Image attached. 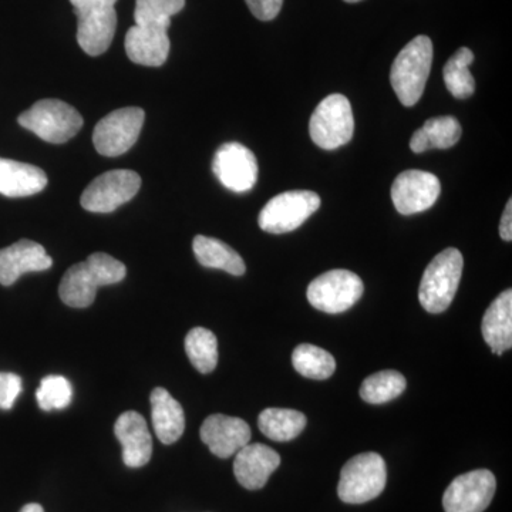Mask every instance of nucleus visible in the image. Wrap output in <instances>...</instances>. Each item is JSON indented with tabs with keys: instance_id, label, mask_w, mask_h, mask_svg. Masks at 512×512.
Wrapping results in <instances>:
<instances>
[{
	"instance_id": "nucleus-1",
	"label": "nucleus",
	"mask_w": 512,
	"mask_h": 512,
	"mask_svg": "<svg viewBox=\"0 0 512 512\" xmlns=\"http://www.w3.org/2000/svg\"><path fill=\"white\" fill-rule=\"evenodd\" d=\"M126 274L123 262L104 252H96L67 269L59 286L60 298L72 308H89L96 299L97 289L119 284Z\"/></svg>"
},
{
	"instance_id": "nucleus-2",
	"label": "nucleus",
	"mask_w": 512,
	"mask_h": 512,
	"mask_svg": "<svg viewBox=\"0 0 512 512\" xmlns=\"http://www.w3.org/2000/svg\"><path fill=\"white\" fill-rule=\"evenodd\" d=\"M433 63L430 37L417 36L397 55L390 72V83L400 103L412 107L423 96Z\"/></svg>"
},
{
	"instance_id": "nucleus-3",
	"label": "nucleus",
	"mask_w": 512,
	"mask_h": 512,
	"mask_svg": "<svg viewBox=\"0 0 512 512\" xmlns=\"http://www.w3.org/2000/svg\"><path fill=\"white\" fill-rule=\"evenodd\" d=\"M464 259L456 248H447L440 252L424 271L419 289L421 306L429 313L446 311L456 296Z\"/></svg>"
},
{
	"instance_id": "nucleus-4",
	"label": "nucleus",
	"mask_w": 512,
	"mask_h": 512,
	"mask_svg": "<svg viewBox=\"0 0 512 512\" xmlns=\"http://www.w3.org/2000/svg\"><path fill=\"white\" fill-rule=\"evenodd\" d=\"M77 16V43L89 56L109 50L117 29V0H70Z\"/></svg>"
},
{
	"instance_id": "nucleus-5",
	"label": "nucleus",
	"mask_w": 512,
	"mask_h": 512,
	"mask_svg": "<svg viewBox=\"0 0 512 512\" xmlns=\"http://www.w3.org/2000/svg\"><path fill=\"white\" fill-rule=\"evenodd\" d=\"M18 121L20 126L52 144L66 143L83 127V117L79 111L55 99L37 101L20 114Z\"/></svg>"
},
{
	"instance_id": "nucleus-6",
	"label": "nucleus",
	"mask_w": 512,
	"mask_h": 512,
	"mask_svg": "<svg viewBox=\"0 0 512 512\" xmlns=\"http://www.w3.org/2000/svg\"><path fill=\"white\" fill-rule=\"evenodd\" d=\"M387 470L382 456L363 453L350 458L340 471L338 494L346 504L375 500L386 487Z\"/></svg>"
},
{
	"instance_id": "nucleus-7",
	"label": "nucleus",
	"mask_w": 512,
	"mask_h": 512,
	"mask_svg": "<svg viewBox=\"0 0 512 512\" xmlns=\"http://www.w3.org/2000/svg\"><path fill=\"white\" fill-rule=\"evenodd\" d=\"M309 133L316 146L323 150H336L352 140L355 119L348 97L330 94L313 111Z\"/></svg>"
},
{
	"instance_id": "nucleus-8",
	"label": "nucleus",
	"mask_w": 512,
	"mask_h": 512,
	"mask_svg": "<svg viewBox=\"0 0 512 512\" xmlns=\"http://www.w3.org/2000/svg\"><path fill=\"white\" fill-rule=\"evenodd\" d=\"M320 207V197L312 191H286L276 195L258 218L259 227L268 234H288L301 227Z\"/></svg>"
},
{
	"instance_id": "nucleus-9",
	"label": "nucleus",
	"mask_w": 512,
	"mask_h": 512,
	"mask_svg": "<svg viewBox=\"0 0 512 512\" xmlns=\"http://www.w3.org/2000/svg\"><path fill=\"white\" fill-rule=\"evenodd\" d=\"M363 282L353 272L333 269L313 279L308 288V301L320 312L342 313L348 311L362 298Z\"/></svg>"
},
{
	"instance_id": "nucleus-10",
	"label": "nucleus",
	"mask_w": 512,
	"mask_h": 512,
	"mask_svg": "<svg viewBox=\"0 0 512 512\" xmlns=\"http://www.w3.org/2000/svg\"><path fill=\"white\" fill-rule=\"evenodd\" d=\"M146 113L138 107H126L107 114L94 128L93 143L104 157H119L127 153L140 137Z\"/></svg>"
},
{
	"instance_id": "nucleus-11",
	"label": "nucleus",
	"mask_w": 512,
	"mask_h": 512,
	"mask_svg": "<svg viewBox=\"0 0 512 512\" xmlns=\"http://www.w3.org/2000/svg\"><path fill=\"white\" fill-rule=\"evenodd\" d=\"M140 188V175L131 170H113L97 177L84 190L80 202L86 211L110 214L133 200Z\"/></svg>"
},
{
	"instance_id": "nucleus-12",
	"label": "nucleus",
	"mask_w": 512,
	"mask_h": 512,
	"mask_svg": "<svg viewBox=\"0 0 512 512\" xmlns=\"http://www.w3.org/2000/svg\"><path fill=\"white\" fill-rule=\"evenodd\" d=\"M497 481L490 470H474L458 476L444 493L446 512H484L493 501Z\"/></svg>"
},
{
	"instance_id": "nucleus-13",
	"label": "nucleus",
	"mask_w": 512,
	"mask_h": 512,
	"mask_svg": "<svg viewBox=\"0 0 512 512\" xmlns=\"http://www.w3.org/2000/svg\"><path fill=\"white\" fill-rule=\"evenodd\" d=\"M215 177L229 191H251L258 180L255 154L239 143L222 144L212 160Z\"/></svg>"
},
{
	"instance_id": "nucleus-14",
	"label": "nucleus",
	"mask_w": 512,
	"mask_h": 512,
	"mask_svg": "<svg viewBox=\"0 0 512 512\" xmlns=\"http://www.w3.org/2000/svg\"><path fill=\"white\" fill-rule=\"evenodd\" d=\"M441 185L436 175L421 170L404 171L392 185V201L402 215L427 211L439 200Z\"/></svg>"
},
{
	"instance_id": "nucleus-15",
	"label": "nucleus",
	"mask_w": 512,
	"mask_h": 512,
	"mask_svg": "<svg viewBox=\"0 0 512 512\" xmlns=\"http://www.w3.org/2000/svg\"><path fill=\"white\" fill-rule=\"evenodd\" d=\"M201 440L214 456L229 458L235 456L251 441V427L238 417L212 414L201 426Z\"/></svg>"
},
{
	"instance_id": "nucleus-16",
	"label": "nucleus",
	"mask_w": 512,
	"mask_h": 512,
	"mask_svg": "<svg viewBox=\"0 0 512 512\" xmlns=\"http://www.w3.org/2000/svg\"><path fill=\"white\" fill-rule=\"evenodd\" d=\"M281 466V456L262 443L247 444L235 454L234 474L247 490H261L269 477Z\"/></svg>"
},
{
	"instance_id": "nucleus-17",
	"label": "nucleus",
	"mask_w": 512,
	"mask_h": 512,
	"mask_svg": "<svg viewBox=\"0 0 512 512\" xmlns=\"http://www.w3.org/2000/svg\"><path fill=\"white\" fill-rule=\"evenodd\" d=\"M53 259L46 249L30 239H22L8 248L0 249V284H15L28 272H42L52 268Z\"/></svg>"
},
{
	"instance_id": "nucleus-18",
	"label": "nucleus",
	"mask_w": 512,
	"mask_h": 512,
	"mask_svg": "<svg viewBox=\"0 0 512 512\" xmlns=\"http://www.w3.org/2000/svg\"><path fill=\"white\" fill-rule=\"evenodd\" d=\"M114 434L123 447V461L127 467L146 466L153 454V439L147 421L137 412L121 414L114 424Z\"/></svg>"
},
{
	"instance_id": "nucleus-19",
	"label": "nucleus",
	"mask_w": 512,
	"mask_h": 512,
	"mask_svg": "<svg viewBox=\"0 0 512 512\" xmlns=\"http://www.w3.org/2000/svg\"><path fill=\"white\" fill-rule=\"evenodd\" d=\"M481 333L494 355H503L512 348V291L497 296L484 313Z\"/></svg>"
},
{
	"instance_id": "nucleus-20",
	"label": "nucleus",
	"mask_w": 512,
	"mask_h": 512,
	"mask_svg": "<svg viewBox=\"0 0 512 512\" xmlns=\"http://www.w3.org/2000/svg\"><path fill=\"white\" fill-rule=\"evenodd\" d=\"M46 185L47 175L36 165L0 158V194L5 197H30Z\"/></svg>"
},
{
	"instance_id": "nucleus-21",
	"label": "nucleus",
	"mask_w": 512,
	"mask_h": 512,
	"mask_svg": "<svg viewBox=\"0 0 512 512\" xmlns=\"http://www.w3.org/2000/svg\"><path fill=\"white\" fill-rule=\"evenodd\" d=\"M150 402L158 440L163 444H174L180 440L185 430V414L181 404L163 387L153 390Z\"/></svg>"
},
{
	"instance_id": "nucleus-22",
	"label": "nucleus",
	"mask_w": 512,
	"mask_h": 512,
	"mask_svg": "<svg viewBox=\"0 0 512 512\" xmlns=\"http://www.w3.org/2000/svg\"><path fill=\"white\" fill-rule=\"evenodd\" d=\"M170 37L168 33L148 32L134 25L126 35V53L128 59L141 66L160 67L170 55Z\"/></svg>"
},
{
	"instance_id": "nucleus-23",
	"label": "nucleus",
	"mask_w": 512,
	"mask_h": 512,
	"mask_svg": "<svg viewBox=\"0 0 512 512\" xmlns=\"http://www.w3.org/2000/svg\"><path fill=\"white\" fill-rule=\"evenodd\" d=\"M192 249L198 262L205 268L221 269L235 276L244 275L247 271L242 256L220 239L197 235L192 242Z\"/></svg>"
},
{
	"instance_id": "nucleus-24",
	"label": "nucleus",
	"mask_w": 512,
	"mask_h": 512,
	"mask_svg": "<svg viewBox=\"0 0 512 512\" xmlns=\"http://www.w3.org/2000/svg\"><path fill=\"white\" fill-rule=\"evenodd\" d=\"M461 124L451 116L434 117L427 120L423 127L413 134L410 140V148L413 153L421 154L431 148L446 150L456 146L461 138Z\"/></svg>"
},
{
	"instance_id": "nucleus-25",
	"label": "nucleus",
	"mask_w": 512,
	"mask_h": 512,
	"mask_svg": "<svg viewBox=\"0 0 512 512\" xmlns=\"http://www.w3.org/2000/svg\"><path fill=\"white\" fill-rule=\"evenodd\" d=\"M305 414L292 409H265L259 414L258 426L259 430L269 440L291 441L296 439L306 427Z\"/></svg>"
},
{
	"instance_id": "nucleus-26",
	"label": "nucleus",
	"mask_w": 512,
	"mask_h": 512,
	"mask_svg": "<svg viewBox=\"0 0 512 512\" xmlns=\"http://www.w3.org/2000/svg\"><path fill=\"white\" fill-rule=\"evenodd\" d=\"M185 0H136V26L148 32L168 33L171 18L184 9Z\"/></svg>"
},
{
	"instance_id": "nucleus-27",
	"label": "nucleus",
	"mask_w": 512,
	"mask_h": 512,
	"mask_svg": "<svg viewBox=\"0 0 512 512\" xmlns=\"http://www.w3.org/2000/svg\"><path fill=\"white\" fill-rule=\"evenodd\" d=\"M473 62L474 53L468 47H461L444 66L443 76L448 92L458 100H466L476 92V82L470 73Z\"/></svg>"
},
{
	"instance_id": "nucleus-28",
	"label": "nucleus",
	"mask_w": 512,
	"mask_h": 512,
	"mask_svg": "<svg viewBox=\"0 0 512 512\" xmlns=\"http://www.w3.org/2000/svg\"><path fill=\"white\" fill-rule=\"evenodd\" d=\"M185 352L192 366L202 375H208L218 365L217 336L205 328L191 329L185 338Z\"/></svg>"
},
{
	"instance_id": "nucleus-29",
	"label": "nucleus",
	"mask_w": 512,
	"mask_h": 512,
	"mask_svg": "<svg viewBox=\"0 0 512 512\" xmlns=\"http://www.w3.org/2000/svg\"><path fill=\"white\" fill-rule=\"evenodd\" d=\"M292 363L296 372L308 379H329L336 370L335 357L325 349L309 345V343H303L293 350Z\"/></svg>"
},
{
	"instance_id": "nucleus-30",
	"label": "nucleus",
	"mask_w": 512,
	"mask_h": 512,
	"mask_svg": "<svg viewBox=\"0 0 512 512\" xmlns=\"http://www.w3.org/2000/svg\"><path fill=\"white\" fill-rule=\"evenodd\" d=\"M407 382L396 370H383L366 377L360 386V397L370 404H383L397 399L406 390Z\"/></svg>"
},
{
	"instance_id": "nucleus-31",
	"label": "nucleus",
	"mask_w": 512,
	"mask_h": 512,
	"mask_svg": "<svg viewBox=\"0 0 512 512\" xmlns=\"http://www.w3.org/2000/svg\"><path fill=\"white\" fill-rule=\"evenodd\" d=\"M73 387L63 376H46L36 392L37 404L45 412L63 410L72 403Z\"/></svg>"
},
{
	"instance_id": "nucleus-32",
	"label": "nucleus",
	"mask_w": 512,
	"mask_h": 512,
	"mask_svg": "<svg viewBox=\"0 0 512 512\" xmlns=\"http://www.w3.org/2000/svg\"><path fill=\"white\" fill-rule=\"evenodd\" d=\"M22 392V379L15 373H0V409L10 410Z\"/></svg>"
},
{
	"instance_id": "nucleus-33",
	"label": "nucleus",
	"mask_w": 512,
	"mask_h": 512,
	"mask_svg": "<svg viewBox=\"0 0 512 512\" xmlns=\"http://www.w3.org/2000/svg\"><path fill=\"white\" fill-rule=\"evenodd\" d=\"M245 2H247L252 15L262 22L274 20L284 5V0H245Z\"/></svg>"
},
{
	"instance_id": "nucleus-34",
	"label": "nucleus",
	"mask_w": 512,
	"mask_h": 512,
	"mask_svg": "<svg viewBox=\"0 0 512 512\" xmlns=\"http://www.w3.org/2000/svg\"><path fill=\"white\" fill-rule=\"evenodd\" d=\"M500 235L504 241H512V201L508 200L500 222Z\"/></svg>"
},
{
	"instance_id": "nucleus-35",
	"label": "nucleus",
	"mask_w": 512,
	"mask_h": 512,
	"mask_svg": "<svg viewBox=\"0 0 512 512\" xmlns=\"http://www.w3.org/2000/svg\"><path fill=\"white\" fill-rule=\"evenodd\" d=\"M20 512H45L42 505L39 504H28L20 510Z\"/></svg>"
},
{
	"instance_id": "nucleus-36",
	"label": "nucleus",
	"mask_w": 512,
	"mask_h": 512,
	"mask_svg": "<svg viewBox=\"0 0 512 512\" xmlns=\"http://www.w3.org/2000/svg\"><path fill=\"white\" fill-rule=\"evenodd\" d=\"M345 2H348V3H357V2H362V0H345Z\"/></svg>"
}]
</instances>
